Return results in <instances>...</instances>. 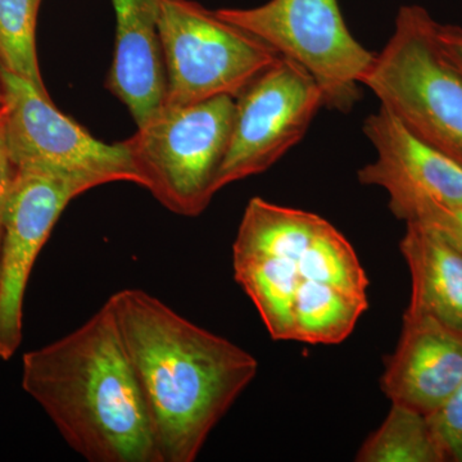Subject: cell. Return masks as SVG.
Returning a JSON list of instances; mask_svg holds the SVG:
<instances>
[{
    "label": "cell",
    "instance_id": "cell-11",
    "mask_svg": "<svg viewBox=\"0 0 462 462\" xmlns=\"http://www.w3.org/2000/svg\"><path fill=\"white\" fill-rule=\"evenodd\" d=\"M376 158L358 170V181L387 191L398 220L415 223L437 208L462 205V167L410 132L380 106L365 120Z\"/></svg>",
    "mask_w": 462,
    "mask_h": 462
},
{
    "label": "cell",
    "instance_id": "cell-8",
    "mask_svg": "<svg viewBox=\"0 0 462 462\" xmlns=\"http://www.w3.org/2000/svg\"><path fill=\"white\" fill-rule=\"evenodd\" d=\"M322 107L324 93L314 76L296 60L279 57L236 98L230 142L216 189L275 165L305 138Z\"/></svg>",
    "mask_w": 462,
    "mask_h": 462
},
{
    "label": "cell",
    "instance_id": "cell-2",
    "mask_svg": "<svg viewBox=\"0 0 462 462\" xmlns=\"http://www.w3.org/2000/svg\"><path fill=\"white\" fill-rule=\"evenodd\" d=\"M23 388L90 462H161L144 398L106 302L81 327L27 352Z\"/></svg>",
    "mask_w": 462,
    "mask_h": 462
},
{
    "label": "cell",
    "instance_id": "cell-14",
    "mask_svg": "<svg viewBox=\"0 0 462 462\" xmlns=\"http://www.w3.org/2000/svg\"><path fill=\"white\" fill-rule=\"evenodd\" d=\"M401 254L411 276L406 310L462 330V247L436 226L407 223Z\"/></svg>",
    "mask_w": 462,
    "mask_h": 462
},
{
    "label": "cell",
    "instance_id": "cell-1",
    "mask_svg": "<svg viewBox=\"0 0 462 462\" xmlns=\"http://www.w3.org/2000/svg\"><path fill=\"white\" fill-rule=\"evenodd\" d=\"M107 303L161 462L196 461L216 425L256 378V358L141 289H123Z\"/></svg>",
    "mask_w": 462,
    "mask_h": 462
},
{
    "label": "cell",
    "instance_id": "cell-23",
    "mask_svg": "<svg viewBox=\"0 0 462 462\" xmlns=\"http://www.w3.org/2000/svg\"><path fill=\"white\" fill-rule=\"evenodd\" d=\"M5 118V106L0 105V121Z\"/></svg>",
    "mask_w": 462,
    "mask_h": 462
},
{
    "label": "cell",
    "instance_id": "cell-7",
    "mask_svg": "<svg viewBox=\"0 0 462 462\" xmlns=\"http://www.w3.org/2000/svg\"><path fill=\"white\" fill-rule=\"evenodd\" d=\"M5 127L17 167L33 166L80 179L91 187L143 178L124 142L107 144L58 111L50 94L0 67Z\"/></svg>",
    "mask_w": 462,
    "mask_h": 462
},
{
    "label": "cell",
    "instance_id": "cell-9",
    "mask_svg": "<svg viewBox=\"0 0 462 462\" xmlns=\"http://www.w3.org/2000/svg\"><path fill=\"white\" fill-rule=\"evenodd\" d=\"M325 218L254 197L233 245L234 278L251 298L270 337L291 340V303L300 263Z\"/></svg>",
    "mask_w": 462,
    "mask_h": 462
},
{
    "label": "cell",
    "instance_id": "cell-16",
    "mask_svg": "<svg viewBox=\"0 0 462 462\" xmlns=\"http://www.w3.org/2000/svg\"><path fill=\"white\" fill-rule=\"evenodd\" d=\"M356 461L447 462L448 458L430 416L392 403L387 418L358 449Z\"/></svg>",
    "mask_w": 462,
    "mask_h": 462
},
{
    "label": "cell",
    "instance_id": "cell-13",
    "mask_svg": "<svg viewBox=\"0 0 462 462\" xmlns=\"http://www.w3.org/2000/svg\"><path fill=\"white\" fill-rule=\"evenodd\" d=\"M111 2L116 48L107 88L142 126L166 100V69L158 32L160 0Z\"/></svg>",
    "mask_w": 462,
    "mask_h": 462
},
{
    "label": "cell",
    "instance_id": "cell-5",
    "mask_svg": "<svg viewBox=\"0 0 462 462\" xmlns=\"http://www.w3.org/2000/svg\"><path fill=\"white\" fill-rule=\"evenodd\" d=\"M158 32L166 69L163 106L236 99L281 57L193 0H160Z\"/></svg>",
    "mask_w": 462,
    "mask_h": 462
},
{
    "label": "cell",
    "instance_id": "cell-17",
    "mask_svg": "<svg viewBox=\"0 0 462 462\" xmlns=\"http://www.w3.org/2000/svg\"><path fill=\"white\" fill-rule=\"evenodd\" d=\"M42 0H0V67L25 79L44 94L36 21Z\"/></svg>",
    "mask_w": 462,
    "mask_h": 462
},
{
    "label": "cell",
    "instance_id": "cell-19",
    "mask_svg": "<svg viewBox=\"0 0 462 462\" xmlns=\"http://www.w3.org/2000/svg\"><path fill=\"white\" fill-rule=\"evenodd\" d=\"M17 171L16 163L9 151L5 118H3L0 121V245H2L5 211H7L9 199H11L14 181H16Z\"/></svg>",
    "mask_w": 462,
    "mask_h": 462
},
{
    "label": "cell",
    "instance_id": "cell-22",
    "mask_svg": "<svg viewBox=\"0 0 462 462\" xmlns=\"http://www.w3.org/2000/svg\"><path fill=\"white\" fill-rule=\"evenodd\" d=\"M5 102V89H3L2 76H0V105Z\"/></svg>",
    "mask_w": 462,
    "mask_h": 462
},
{
    "label": "cell",
    "instance_id": "cell-3",
    "mask_svg": "<svg viewBox=\"0 0 462 462\" xmlns=\"http://www.w3.org/2000/svg\"><path fill=\"white\" fill-rule=\"evenodd\" d=\"M436 25L420 5L401 7L361 84L410 132L462 167V75L440 51Z\"/></svg>",
    "mask_w": 462,
    "mask_h": 462
},
{
    "label": "cell",
    "instance_id": "cell-12",
    "mask_svg": "<svg viewBox=\"0 0 462 462\" xmlns=\"http://www.w3.org/2000/svg\"><path fill=\"white\" fill-rule=\"evenodd\" d=\"M462 382V330L430 315L406 310L393 355L380 387L392 403L430 416Z\"/></svg>",
    "mask_w": 462,
    "mask_h": 462
},
{
    "label": "cell",
    "instance_id": "cell-15",
    "mask_svg": "<svg viewBox=\"0 0 462 462\" xmlns=\"http://www.w3.org/2000/svg\"><path fill=\"white\" fill-rule=\"evenodd\" d=\"M367 307V296L325 282H302L291 303V340L338 345L351 336Z\"/></svg>",
    "mask_w": 462,
    "mask_h": 462
},
{
    "label": "cell",
    "instance_id": "cell-21",
    "mask_svg": "<svg viewBox=\"0 0 462 462\" xmlns=\"http://www.w3.org/2000/svg\"><path fill=\"white\" fill-rule=\"evenodd\" d=\"M436 36L442 53L462 75V27L437 23Z\"/></svg>",
    "mask_w": 462,
    "mask_h": 462
},
{
    "label": "cell",
    "instance_id": "cell-6",
    "mask_svg": "<svg viewBox=\"0 0 462 462\" xmlns=\"http://www.w3.org/2000/svg\"><path fill=\"white\" fill-rule=\"evenodd\" d=\"M216 14L305 67L320 85L325 108L348 114L360 102L375 53L349 32L338 0H270Z\"/></svg>",
    "mask_w": 462,
    "mask_h": 462
},
{
    "label": "cell",
    "instance_id": "cell-18",
    "mask_svg": "<svg viewBox=\"0 0 462 462\" xmlns=\"http://www.w3.org/2000/svg\"><path fill=\"white\" fill-rule=\"evenodd\" d=\"M448 461L462 462V382L448 402L430 416Z\"/></svg>",
    "mask_w": 462,
    "mask_h": 462
},
{
    "label": "cell",
    "instance_id": "cell-4",
    "mask_svg": "<svg viewBox=\"0 0 462 462\" xmlns=\"http://www.w3.org/2000/svg\"><path fill=\"white\" fill-rule=\"evenodd\" d=\"M236 99L217 97L187 106H163L124 141L143 188L176 215L196 217L217 193Z\"/></svg>",
    "mask_w": 462,
    "mask_h": 462
},
{
    "label": "cell",
    "instance_id": "cell-10",
    "mask_svg": "<svg viewBox=\"0 0 462 462\" xmlns=\"http://www.w3.org/2000/svg\"><path fill=\"white\" fill-rule=\"evenodd\" d=\"M0 245V361L23 342V298L36 258L69 202L93 189L80 179L41 167H17Z\"/></svg>",
    "mask_w": 462,
    "mask_h": 462
},
{
    "label": "cell",
    "instance_id": "cell-20",
    "mask_svg": "<svg viewBox=\"0 0 462 462\" xmlns=\"http://www.w3.org/2000/svg\"><path fill=\"white\" fill-rule=\"evenodd\" d=\"M415 223L433 225L462 247V205L433 209Z\"/></svg>",
    "mask_w": 462,
    "mask_h": 462
}]
</instances>
